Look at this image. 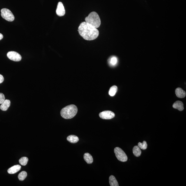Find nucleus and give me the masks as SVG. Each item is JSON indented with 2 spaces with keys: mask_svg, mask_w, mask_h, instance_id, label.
<instances>
[{
  "mask_svg": "<svg viewBox=\"0 0 186 186\" xmlns=\"http://www.w3.org/2000/svg\"><path fill=\"white\" fill-rule=\"evenodd\" d=\"M79 35L87 40H94L98 37L99 31L97 28L91 25L87 22H83L78 27Z\"/></svg>",
  "mask_w": 186,
  "mask_h": 186,
  "instance_id": "1",
  "label": "nucleus"
},
{
  "mask_svg": "<svg viewBox=\"0 0 186 186\" xmlns=\"http://www.w3.org/2000/svg\"><path fill=\"white\" fill-rule=\"evenodd\" d=\"M78 108L75 105H68L62 109L61 112V116L65 119H71L77 114Z\"/></svg>",
  "mask_w": 186,
  "mask_h": 186,
  "instance_id": "2",
  "label": "nucleus"
},
{
  "mask_svg": "<svg viewBox=\"0 0 186 186\" xmlns=\"http://www.w3.org/2000/svg\"><path fill=\"white\" fill-rule=\"evenodd\" d=\"M87 22L96 28H99L100 26L101 22L99 16L96 12H91L88 17L85 19Z\"/></svg>",
  "mask_w": 186,
  "mask_h": 186,
  "instance_id": "3",
  "label": "nucleus"
},
{
  "mask_svg": "<svg viewBox=\"0 0 186 186\" xmlns=\"http://www.w3.org/2000/svg\"><path fill=\"white\" fill-rule=\"evenodd\" d=\"M114 152L118 160L122 162H125L128 160L127 156L124 151L119 147H115Z\"/></svg>",
  "mask_w": 186,
  "mask_h": 186,
  "instance_id": "4",
  "label": "nucleus"
},
{
  "mask_svg": "<svg viewBox=\"0 0 186 186\" xmlns=\"http://www.w3.org/2000/svg\"><path fill=\"white\" fill-rule=\"evenodd\" d=\"M1 15L3 18L8 21L14 20L15 17L11 11L8 9L3 8L1 10Z\"/></svg>",
  "mask_w": 186,
  "mask_h": 186,
  "instance_id": "5",
  "label": "nucleus"
},
{
  "mask_svg": "<svg viewBox=\"0 0 186 186\" xmlns=\"http://www.w3.org/2000/svg\"><path fill=\"white\" fill-rule=\"evenodd\" d=\"M7 56L9 59L15 62H20L21 59V56L20 54L13 51L9 52Z\"/></svg>",
  "mask_w": 186,
  "mask_h": 186,
  "instance_id": "6",
  "label": "nucleus"
},
{
  "mask_svg": "<svg viewBox=\"0 0 186 186\" xmlns=\"http://www.w3.org/2000/svg\"><path fill=\"white\" fill-rule=\"evenodd\" d=\"M101 118L103 119L109 120L115 117V114L110 111H105L101 112L99 114Z\"/></svg>",
  "mask_w": 186,
  "mask_h": 186,
  "instance_id": "7",
  "label": "nucleus"
},
{
  "mask_svg": "<svg viewBox=\"0 0 186 186\" xmlns=\"http://www.w3.org/2000/svg\"><path fill=\"white\" fill-rule=\"evenodd\" d=\"M56 13L59 16H63L65 14V10L63 4L62 2H59L56 10Z\"/></svg>",
  "mask_w": 186,
  "mask_h": 186,
  "instance_id": "8",
  "label": "nucleus"
},
{
  "mask_svg": "<svg viewBox=\"0 0 186 186\" xmlns=\"http://www.w3.org/2000/svg\"><path fill=\"white\" fill-rule=\"evenodd\" d=\"M21 168V166L19 165H14L8 169L7 172L9 174H15L19 171Z\"/></svg>",
  "mask_w": 186,
  "mask_h": 186,
  "instance_id": "9",
  "label": "nucleus"
},
{
  "mask_svg": "<svg viewBox=\"0 0 186 186\" xmlns=\"http://www.w3.org/2000/svg\"><path fill=\"white\" fill-rule=\"evenodd\" d=\"M11 105V101L9 100H5L0 106V109L2 111L7 110Z\"/></svg>",
  "mask_w": 186,
  "mask_h": 186,
  "instance_id": "10",
  "label": "nucleus"
},
{
  "mask_svg": "<svg viewBox=\"0 0 186 186\" xmlns=\"http://www.w3.org/2000/svg\"><path fill=\"white\" fill-rule=\"evenodd\" d=\"M175 93L177 97L179 98H184L186 96L185 92L180 88H178L176 89Z\"/></svg>",
  "mask_w": 186,
  "mask_h": 186,
  "instance_id": "11",
  "label": "nucleus"
},
{
  "mask_svg": "<svg viewBox=\"0 0 186 186\" xmlns=\"http://www.w3.org/2000/svg\"><path fill=\"white\" fill-rule=\"evenodd\" d=\"M173 107L174 109H177L180 111H182L184 110L183 104L182 102L178 101L174 103L173 105Z\"/></svg>",
  "mask_w": 186,
  "mask_h": 186,
  "instance_id": "12",
  "label": "nucleus"
},
{
  "mask_svg": "<svg viewBox=\"0 0 186 186\" xmlns=\"http://www.w3.org/2000/svg\"><path fill=\"white\" fill-rule=\"evenodd\" d=\"M83 157L85 160L88 164H91L93 163V158L92 156L89 153H85Z\"/></svg>",
  "mask_w": 186,
  "mask_h": 186,
  "instance_id": "13",
  "label": "nucleus"
},
{
  "mask_svg": "<svg viewBox=\"0 0 186 186\" xmlns=\"http://www.w3.org/2000/svg\"><path fill=\"white\" fill-rule=\"evenodd\" d=\"M67 140L71 143H76L79 141V139L78 137L73 135L69 136L67 138Z\"/></svg>",
  "mask_w": 186,
  "mask_h": 186,
  "instance_id": "14",
  "label": "nucleus"
},
{
  "mask_svg": "<svg viewBox=\"0 0 186 186\" xmlns=\"http://www.w3.org/2000/svg\"><path fill=\"white\" fill-rule=\"evenodd\" d=\"M109 184L111 186H119V185L115 177L113 175H111L109 178Z\"/></svg>",
  "mask_w": 186,
  "mask_h": 186,
  "instance_id": "15",
  "label": "nucleus"
},
{
  "mask_svg": "<svg viewBox=\"0 0 186 186\" xmlns=\"http://www.w3.org/2000/svg\"><path fill=\"white\" fill-rule=\"evenodd\" d=\"M133 152L134 155L136 157H139L141 154V151L140 148L138 146H135L133 147Z\"/></svg>",
  "mask_w": 186,
  "mask_h": 186,
  "instance_id": "16",
  "label": "nucleus"
},
{
  "mask_svg": "<svg viewBox=\"0 0 186 186\" xmlns=\"http://www.w3.org/2000/svg\"><path fill=\"white\" fill-rule=\"evenodd\" d=\"M118 90V88L116 86H113L111 87L109 92V94L110 96H114L115 95Z\"/></svg>",
  "mask_w": 186,
  "mask_h": 186,
  "instance_id": "17",
  "label": "nucleus"
},
{
  "mask_svg": "<svg viewBox=\"0 0 186 186\" xmlns=\"http://www.w3.org/2000/svg\"><path fill=\"white\" fill-rule=\"evenodd\" d=\"M27 175V173L26 171H22L18 175V178L20 181H22L26 178Z\"/></svg>",
  "mask_w": 186,
  "mask_h": 186,
  "instance_id": "18",
  "label": "nucleus"
},
{
  "mask_svg": "<svg viewBox=\"0 0 186 186\" xmlns=\"http://www.w3.org/2000/svg\"><path fill=\"white\" fill-rule=\"evenodd\" d=\"M28 159L27 157H21L19 160V163L21 165L25 166L28 163Z\"/></svg>",
  "mask_w": 186,
  "mask_h": 186,
  "instance_id": "19",
  "label": "nucleus"
},
{
  "mask_svg": "<svg viewBox=\"0 0 186 186\" xmlns=\"http://www.w3.org/2000/svg\"><path fill=\"white\" fill-rule=\"evenodd\" d=\"M117 62V58L115 57H113L110 59L109 63L110 65L112 66H114L116 65Z\"/></svg>",
  "mask_w": 186,
  "mask_h": 186,
  "instance_id": "20",
  "label": "nucleus"
},
{
  "mask_svg": "<svg viewBox=\"0 0 186 186\" xmlns=\"http://www.w3.org/2000/svg\"><path fill=\"white\" fill-rule=\"evenodd\" d=\"M138 146L140 149L146 150L147 148V145L146 141H143L142 143L139 142L138 143Z\"/></svg>",
  "mask_w": 186,
  "mask_h": 186,
  "instance_id": "21",
  "label": "nucleus"
},
{
  "mask_svg": "<svg viewBox=\"0 0 186 186\" xmlns=\"http://www.w3.org/2000/svg\"><path fill=\"white\" fill-rule=\"evenodd\" d=\"M5 98L4 95L2 93H0V104L2 103L5 100Z\"/></svg>",
  "mask_w": 186,
  "mask_h": 186,
  "instance_id": "22",
  "label": "nucleus"
},
{
  "mask_svg": "<svg viewBox=\"0 0 186 186\" xmlns=\"http://www.w3.org/2000/svg\"><path fill=\"white\" fill-rule=\"evenodd\" d=\"M4 81V78L3 76L0 74V84L2 83Z\"/></svg>",
  "mask_w": 186,
  "mask_h": 186,
  "instance_id": "23",
  "label": "nucleus"
},
{
  "mask_svg": "<svg viewBox=\"0 0 186 186\" xmlns=\"http://www.w3.org/2000/svg\"><path fill=\"white\" fill-rule=\"evenodd\" d=\"M3 35L2 34L0 33V40L3 39Z\"/></svg>",
  "mask_w": 186,
  "mask_h": 186,
  "instance_id": "24",
  "label": "nucleus"
}]
</instances>
